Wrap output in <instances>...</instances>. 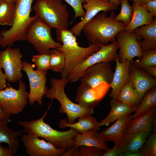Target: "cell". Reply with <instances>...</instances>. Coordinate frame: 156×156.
I'll list each match as a JSON object with an SVG mask.
<instances>
[{"instance_id": "5", "label": "cell", "mask_w": 156, "mask_h": 156, "mask_svg": "<svg viewBox=\"0 0 156 156\" xmlns=\"http://www.w3.org/2000/svg\"><path fill=\"white\" fill-rule=\"evenodd\" d=\"M69 81L67 77L61 79L52 78L49 81L51 88L48 89L45 95L51 100H57L61 104L59 112L66 114L68 119V122L72 124L79 117L85 114L92 115L94 112V108H87L72 101L65 93V87Z\"/></svg>"}, {"instance_id": "32", "label": "cell", "mask_w": 156, "mask_h": 156, "mask_svg": "<svg viewBox=\"0 0 156 156\" xmlns=\"http://www.w3.org/2000/svg\"><path fill=\"white\" fill-rule=\"evenodd\" d=\"M131 62L134 67L140 68L156 66V49L143 51L140 57L137 60H133Z\"/></svg>"}, {"instance_id": "47", "label": "cell", "mask_w": 156, "mask_h": 156, "mask_svg": "<svg viewBox=\"0 0 156 156\" xmlns=\"http://www.w3.org/2000/svg\"><path fill=\"white\" fill-rule=\"evenodd\" d=\"M16 3L17 0H7Z\"/></svg>"}, {"instance_id": "41", "label": "cell", "mask_w": 156, "mask_h": 156, "mask_svg": "<svg viewBox=\"0 0 156 156\" xmlns=\"http://www.w3.org/2000/svg\"><path fill=\"white\" fill-rule=\"evenodd\" d=\"M13 156L11 151L8 147H3L0 144V156Z\"/></svg>"}, {"instance_id": "35", "label": "cell", "mask_w": 156, "mask_h": 156, "mask_svg": "<svg viewBox=\"0 0 156 156\" xmlns=\"http://www.w3.org/2000/svg\"><path fill=\"white\" fill-rule=\"evenodd\" d=\"M50 56L49 54H39L33 55L32 61L37 67V70L47 72L49 69Z\"/></svg>"}, {"instance_id": "27", "label": "cell", "mask_w": 156, "mask_h": 156, "mask_svg": "<svg viewBox=\"0 0 156 156\" xmlns=\"http://www.w3.org/2000/svg\"><path fill=\"white\" fill-rule=\"evenodd\" d=\"M8 123L5 122H0V142L7 144L14 155H16L19 146L20 141L18 138L22 134L20 131H15L9 127Z\"/></svg>"}, {"instance_id": "2", "label": "cell", "mask_w": 156, "mask_h": 156, "mask_svg": "<svg viewBox=\"0 0 156 156\" xmlns=\"http://www.w3.org/2000/svg\"><path fill=\"white\" fill-rule=\"evenodd\" d=\"M50 106L40 118L29 122L20 121L17 123L23 127V133L43 138L56 148L64 149L66 152L73 147L76 136L79 133L71 128L67 131H58L45 122L44 119L46 116Z\"/></svg>"}, {"instance_id": "16", "label": "cell", "mask_w": 156, "mask_h": 156, "mask_svg": "<svg viewBox=\"0 0 156 156\" xmlns=\"http://www.w3.org/2000/svg\"><path fill=\"white\" fill-rule=\"evenodd\" d=\"M82 6L86 10L84 17L70 29L75 36L80 35L83 26L100 11L108 12L118 9L109 2V0H84Z\"/></svg>"}, {"instance_id": "45", "label": "cell", "mask_w": 156, "mask_h": 156, "mask_svg": "<svg viewBox=\"0 0 156 156\" xmlns=\"http://www.w3.org/2000/svg\"><path fill=\"white\" fill-rule=\"evenodd\" d=\"M129 1H133V3L135 5H142L145 4L148 2L152 0H128Z\"/></svg>"}, {"instance_id": "21", "label": "cell", "mask_w": 156, "mask_h": 156, "mask_svg": "<svg viewBox=\"0 0 156 156\" xmlns=\"http://www.w3.org/2000/svg\"><path fill=\"white\" fill-rule=\"evenodd\" d=\"M132 119L131 114L121 118L109 127L98 133L97 135L105 142L111 141L119 144L125 129Z\"/></svg>"}, {"instance_id": "49", "label": "cell", "mask_w": 156, "mask_h": 156, "mask_svg": "<svg viewBox=\"0 0 156 156\" xmlns=\"http://www.w3.org/2000/svg\"><path fill=\"white\" fill-rule=\"evenodd\" d=\"M1 0H0V1Z\"/></svg>"}, {"instance_id": "12", "label": "cell", "mask_w": 156, "mask_h": 156, "mask_svg": "<svg viewBox=\"0 0 156 156\" xmlns=\"http://www.w3.org/2000/svg\"><path fill=\"white\" fill-rule=\"evenodd\" d=\"M116 37L119 49L118 57L120 62L126 60L131 62L135 57L139 58L142 56L140 42L142 38L140 36L124 29L118 33Z\"/></svg>"}, {"instance_id": "11", "label": "cell", "mask_w": 156, "mask_h": 156, "mask_svg": "<svg viewBox=\"0 0 156 156\" xmlns=\"http://www.w3.org/2000/svg\"><path fill=\"white\" fill-rule=\"evenodd\" d=\"M22 57L19 48L8 47L0 51V68L4 70L6 79L9 82H17L22 78Z\"/></svg>"}, {"instance_id": "33", "label": "cell", "mask_w": 156, "mask_h": 156, "mask_svg": "<svg viewBox=\"0 0 156 156\" xmlns=\"http://www.w3.org/2000/svg\"><path fill=\"white\" fill-rule=\"evenodd\" d=\"M121 8L119 13L114 18L115 21L124 23L126 25L130 23L133 12L132 5L128 0H120Z\"/></svg>"}, {"instance_id": "7", "label": "cell", "mask_w": 156, "mask_h": 156, "mask_svg": "<svg viewBox=\"0 0 156 156\" xmlns=\"http://www.w3.org/2000/svg\"><path fill=\"white\" fill-rule=\"evenodd\" d=\"M51 28L39 18L29 26L26 34L27 41L31 44L40 54H49L51 49L58 50L62 45L53 39Z\"/></svg>"}, {"instance_id": "34", "label": "cell", "mask_w": 156, "mask_h": 156, "mask_svg": "<svg viewBox=\"0 0 156 156\" xmlns=\"http://www.w3.org/2000/svg\"><path fill=\"white\" fill-rule=\"evenodd\" d=\"M152 131L140 150L144 156H156V128Z\"/></svg>"}, {"instance_id": "29", "label": "cell", "mask_w": 156, "mask_h": 156, "mask_svg": "<svg viewBox=\"0 0 156 156\" xmlns=\"http://www.w3.org/2000/svg\"><path fill=\"white\" fill-rule=\"evenodd\" d=\"M141 99L134 88L127 83L121 90L116 101L136 109Z\"/></svg>"}, {"instance_id": "37", "label": "cell", "mask_w": 156, "mask_h": 156, "mask_svg": "<svg viewBox=\"0 0 156 156\" xmlns=\"http://www.w3.org/2000/svg\"><path fill=\"white\" fill-rule=\"evenodd\" d=\"M64 0L73 8L75 13L74 19L78 17H84L86 13L82 6L84 0Z\"/></svg>"}, {"instance_id": "22", "label": "cell", "mask_w": 156, "mask_h": 156, "mask_svg": "<svg viewBox=\"0 0 156 156\" xmlns=\"http://www.w3.org/2000/svg\"><path fill=\"white\" fill-rule=\"evenodd\" d=\"M92 115L85 114L79 117L78 122L72 124L68 123L66 119L60 120L59 127L64 129L66 127L73 128L81 134L85 133L89 130L95 129L99 131L100 129L99 122Z\"/></svg>"}, {"instance_id": "18", "label": "cell", "mask_w": 156, "mask_h": 156, "mask_svg": "<svg viewBox=\"0 0 156 156\" xmlns=\"http://www.w3.org/2000/svg\"><path fill=\"white\" fill-rule=\"evenodd\" d=\"M156 106L146 113L132 119L126 126L124 133L133 132L150 133L156 127Z\"/></svg>"}, {"instance_id": "17", "label": "cell", "mask_w": 156, "mask_h": 156, "mask_svg": "<svg viewBox=\"0 0 156 156\" xmlns=\"http://www.w3.org/2000/svg\"><path fill=\"white\" fill-rule=\"evenodd\" d=\"M129 73L128 84L134 88L141 99L148 90L156 86L155 77L141 68L134 67L131 61Z\"/></svg>"}, {"instance_id": "10", "label": "cell", "mask_w": 156, "mask_h": 156, "mask_svg": "<svg viewBox=\"0 0 156 156\" xmlns=\"http://www.w3.org/2000/svg\"><path fill=\"white\" fill-rule=\"evenodd\" d=\"M22 70L26 73L28 77L30 86L28 101L30 104L34 105L35 102L38 105L43 104L42 99L48 89L46 86L47 72L34 70V65L31 63L22 61Z\"/></svg>"}, {"instance_id": "30", "label": "cell", "mask_w": 156, "mask_h": 156, "mask_svg": "<svg viewBox=\"0 0 156 156\" xmlns=\"http://www.w3.org/2000/svg\"><path fill=\"white\" fill-rule=\"evenodd\" d=\"M16 12V3L7 0L0 1V25L11 26Z\"/></svg>"}, {"instance_id": "38", "label": "cell", "mask_w": 156, "mask_h": 156, "mask_svg": "<svg viewBox=\"0 0 156 156\" xmlns=\"http://www.w3.org/2000/svg\"><path fill=\"white\" fill-rule=\"evenodd\" d=\"M123 154L119 144H115L112 148L104 152L102 156H123Z\"/></svg>"}, {"instance_id": "23", "label": "cell", "mask_w": 156, "mask_h": 156, "mask_svg": "<svg viewBox=\"0 0 156 156\" xmlns=\"http://www.w3.org/2000/svg\"><path fill=\"white\" fill-rule=\"evenodd\" d=\"M150 133L133 132L124 133L119 144L123 152L140 151Z\"/></svg>"}, {"instance_id": "31", "label": "cell", "mask_w": 156, "mask_h": 156, "mask_svg": "<svg viewBox=\"0 0 156 156\" xmlns=\"http://www.w3.org/2000/svg\"><path fill=\"white\" fill-rule=\"evenodd\" d=\"M49 69L61 74L64 68L66 59L64 54L58 50L53 49L49 53Z\"/></svg>"}, {"instance_id": "26", "label": "cell", "mask_w": 156, "mask_h": 156, "mask_svg": "<svg viewBox=\"0 0 156 156\" xmlns=\"http://www.w3.org/2000/svg\"><path fill=\"white\" fill-rule=\"evenodd\" d=\"M110 104L111 108V111L107 117L99 122L101 127L103 125L108 126L114 121L131 114V113L134 112L136 109L112 99Z\"/></svg>"}, {"instance_id": "39", "label": "cell", "mask_w": 156, "mask_h": 156, "mask_svg": "<svg viewBox=\"0 0 156 156\" xmlns=\"http://www.w3.org/2000/svg\"><path fill=\"white\" fill-rule=\"evenodd\" d=\"M142 5L145 6L153 17L156 16V0H152Z\"/></svg>"}, {"instance_id": "4", "label": "cell", "mask_w": 156, "mask_h": 156, "mask_svg": "<svg viewBox=\"0 0 156 156\" xmlns=\"http://www.w3.org/2000/svg\"><path fill=\"white\" fill-rule=\"evenodd\" d=\"M34 0H17L13 24L10 29L1 31L0 46L11 47L16 41H27L26 35L27 29L31 22L38 18L36 14L33 17L30 16Z\"/></svg>"}, {"instance_id": "42", "label": "cell", "mask_w": 156, "mask_h": 156, "mask_svg": "<svg viewBox=\"0 0 156 156\" xmlns=\"http://www.w3.org/2000/svg\"><path fill=\"white\" fill-rule=\"evenodd\" d=\"M7 87L6 80L4 73L0 68V91L4 89Z\"/></svg>"}, {"instance_id": "13", "label": "cell", "mask_w": 156, "mask_h": 156, "mask_svg": "<svg viewBox=\"0 0 156 156\" xmlns=\"http://www.w3.org/2000/svg\"><path fill=\"white\" fill-rule=\"evenodd\" d=\"M110 88V84L105 82L94 87L81 83L77 88L75 100L84 107L94 108L101 101Z\"/></svg>"}, {"instance_id": "46", "label": "cell", "mask_w": 156, "mask_h": 156, "mask_svg": "<svg viewBox=\"0 0 156 156\" xmlns=\"http://www.w3.org/2000/svg\"><path fill=\"white\" fill-rule=\"evenodd\" d=\"M109 2L118 8L120 5V0H109Z\"/></svg>"}, {"instance_id": "25", "label": "cell", "mask_w": 156, "mask_h": 156, "mask_svg": "<svg viewBox=\"0 0 156 156\" xmlns=\"http://www.w3.org/2000/svg\"><path fill=\"white\" fill-rule=\"evenodd\" d=\"M133 12L129 23L125 26V29L132 32L136 28L142 25H148L154 20L153 17L148 12L146 7L142 5H132Z\"/></svg>"}, {"instance_id": "9", "label": "cell", "mask_w": 156, "mask_h": 156, "mask_svg": "<svg viewBox=\"0 0 156 156\" xmlns=\"http://www.w3.org/2000/svg\"><path fill=\"white\" fill-rule=\"evenodd\" d=\"M18 86V90L10 86L0 91V107L11 114L22 111L28 103L29 93L21 79L19 81Z\"/></svg>"}, {"instance_id": "40", "label": "cell", "mask_w": 156, "mask_h": 156, "mask_svg": "<svg viewBox=\"0 0 156 156\" xmlns=\"http://www.w3.org/2000/svg\"><path fill=\"white\" fill-rule=\"evenodd\" d=\"M11 114L0 107V122H6L7 123L11 121L10 118Z\"/></svg>"}, {"instance_id": "36", "label": "cell", "mask_w": 156, "mask_h": 156, "mask_svg": "<svg viewBox=\"0 0 156 156\" xmlns=\"http://www.w3.org/2000/svg\"><path fill=\"white\" fill-rule=\"evenodd\" d=\"M74 153L73 156H102L103 151L97 148L81 146Z\"/></svg>"}, {"instance_id": "44", "label": "cell", "mask_w": 156, "mask_h": 156, "mask_svg": "<svg viewBox=\"0 0 156 156\" xmlns=\"http://www.w3.org/2000/svg\"><path fill=\"white\" fill-rule=\"evenodd\" d=\"M123 156H144V155L140 150L138 151H128L124 152Z\"/></svg>"}, {"instance_id": "24", "label": "cell", "mask_w": 156, "mask_h": 156, "mask_svg": "<svg viewBox=\"0 0 156 156\" xmlns=\"http://www.w3.org/2000/svg\"><path fill=\"white\" fill-rule=\"evenodd\" d=\"M133 32L143 38L140 42L142 51L148 50L156 49V17L150 24L138 27Z\"/></svg>"}, {"instance_id": "6", "label": "cell", "mask_w": 156, "mask_h": 156, "mask_svg": "<svg viewBox=\"0 0 156 156\" xmlns=\"http://www.w3.org/2000/svg\"><path fill=\"white\" fill-rule=\"evenodd\" d=\"M32 9L51 28L67 29L69 13L62 0H37Z\"/></svg>"}, {"instance_id": "15", "label": "cell", "mask_w": 156, "mask_h": 156, "mask_svg": "<svg viewBox=\"0 0 156 156\" xmlns=\"http://www.w3.org/2000/svg\"><path fill=\"white\" fill-rule=\"evenodd\" d=\"M113 74L109 62H100L88 68L79 80L81 83L94 87L103 82L110 84Z\"/></svg>"}, {"instance_id": "14", "label": "cell", "mask_w": 156, "mask_h": 156, "mask_svg": "<svg viewBox=\"0 0 156 156\" xmlns=\"http://www.w3.org/2000/svg\"><path fill=\"white\" fill-rule=\"evenodd\" d=\"M20 140L26 153L30 156H63L66 152L65 149L57 148L50 143L33 134H24Z\"/></svg>"}, {"instance_id": "43", "label": "cell", "mask_w": 156, "mask_h": 156, "mask_svg": "<svg viewBox=\"0 0 156 156\" xmlns=\"http://www.w3.org/2000/svg\"><path fill=\"white\" fill-rule=\"evenodd\" d=\"M142 69L149 75L156 78V66H148Z\"/></svg>"}, {"instance_id": "19", "label": "cell", "mask_w": 156, "mask_h": 156, "mask_svg": "<svg viewBox=\"0 0 156 156\" xmlns=\"http://www.w3.org/2000/svg\"><path fill=\"white\" fill-rule=\"evenodd\" d=\"M116 63L115 69L112 82L110 84L112 90L109 96L116 100L122 88L128 83L130 77L129 67L130 61L126 60L120 62L117 57L115 61Z\"/></svg>"}, {"instance_id": "48", "label": "cell", "mask_w": 156, "mask_h": 156, "mask_svg": "<svg viewBox=\"0 0 156 156\" xmlns=\"http://www.w3.org/2000/svg\"><path fill=\"white\" fill-rule=\"evenodd\" d=\"M1 32V31L0 30V40L1 39V34H0Z\"/></svg>"}, {"instance_id": "20", "label": "cell", "mask_w": 156, "mask_h": 156, "mask_svg": "<svg viewBox=\"0 0 156 156\" xmlns=\"http://www.w3.org/2000/svg\"><path fill=\"white\" fill-rule=\"evenodd\" d=\"M98 131L92 129L83 133H78L74 142L73 147L66 152L63 156H73L75 152L81 146H93L105 151L110 148L97 135Z\"/></svg>"}, {"instance_id": "8", "label": "cell", "mask_w": 156, "mask_h": 156, "mask_svg": "<svg viewBox=\"0 0 156 156\" xmlns=\"http://www.w3.org/2000/svg\"><path fill=\"white\" fill-rule=\"evenodd\" d=\"M100 46L99 50L88 57L68 73L67 77L70 83L79 80L86 69L92 65L100 62L115 61L118 57L117 50L119 49L116 40L109 44Z\"/></svg>"}, {"instance_id": "1", "label": "cell", "mask_w": 156, "mask_h": 156, "mask_svg": "<svg viewBox=\"0 0 156 156\" xmlns=\"http://www.w3.org/2000/svg\"><path fill=\"white\" fill-rule=\"evenodd\" d=\"M107 12L98 13L83 26L82 31L90 43L107 45L115 40L118 33L125 29L126 25L124 23L115 20V12L111 11L107 17Z\"/></svg>"}, {"instance_id": "3", "label": "cell", "mask_w": 156, "mask_h": 156, "mask_svg": "<svg viewBox=\"0 0 156 156\" xmlns=\"http://www.w3.org/2000/svg\"><path fill=\"white\" fill-rule=\"evenodd\" d=\"M56 34L57 40L62 43L58 50L64 54L66 59L65 66L61 74L62 78L66 77L71 70L101 48L100 45L94 43L86 47L79 46L70 30L56 29Z\"/></svg>"}, {"instance_id": "28", "label": "cell", "mask_w": 156, "mask_h": 156, "mask_svg": "<svg viewBox=\"0 0 156 156\" xmlns=\"http://www.w3.org/2000/svg\"><path fill=\"white\" fill-rule=\"evenodd\" d=\"M156 106V86L148 90L145 94L136 108L132 119L138 117Z\"/></svg>"}]
</instances>
